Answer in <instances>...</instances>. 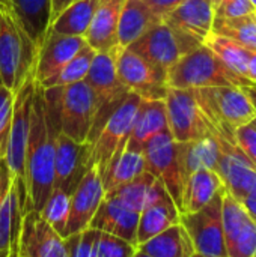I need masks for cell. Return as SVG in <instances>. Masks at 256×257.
I'll list each match as a JSON object with an SVG mask.
<instances>
[{
    "label": "cell",
    "instance_id": "cell-1",
    "mask_svg": "<svg viewBox=\"0 0 256 257\" xmlns=\"http://www.w3.org/2000/svg\"><path fill=\"white\" fill-rule=\"evenodd\" d=\"M56 134L57 128L47 110L44 92L36 83L26 149L27 211L39 212L53 190Z\"/></svg>",
    "mask_w": 256,
    "mask_h": 257
},
{
    "label": "cell",
    "instance_id": "cell-2",
    "mask_svg": "<svg viewBox=\"0 0 256 257\" xmlns=\"http://www.w3.org/2000/svg\"><path fill=\"white\" fill-rule=\"evenodd\" d=\"M42 92L57 131L77 143H88L97 116V102L89 84L80 81Z\"/></svg>",
    "mask_w": 256,
    "mask_h": 257
},
{
    "label": "cell",
    "instance_id": "cell-3",
    "mask_svg": "<svg viewBox=\"0 0 256 257\" xmlns=\"http://www.w3.org/2000/svg\"><path fill=\"white\" fill-rule=\"evenodd\" d=\"M167 87L207 89L219 86L252 87L253 83L232 72L204 44L184 54L166 75Z\"/></svg>",
    "mask_w": 256,
    "mask_h": 257
},
{
    "label": "cell",
    "instance_id": "cell-4",
    "mask_svg": "<svg viewBox=\"0 0 256 257\" xmlns=\"http://www.w3.org/2000/svg\"><path fill=\"white\" fill-rule=\"evenodd\" d=\"M193 90L217 137L235 143L234 131L256 117V108L246 87L219 86Z\"/></svg>",
    "mask_w": 256,
    "mask_h": 257
},
{
    "label": "cell",
    "instance_id": "cell-5",
    "mask_svg": "<svg viewBox=\"0 0 256 257\" xmlns=\"http://www.w3.org/2000/svg\"><path fill=\"white\" fill-rule=\"evenodd\" d=\"M38 50L9 9H0V83L14 93L35 72Z\"/></svg>",
    "mask_w": 256,
    "mask_h": 257
},
{
    "label": "cell",
    "instance_id": "cell-6",
    "mask_svg": "<svg viewBox=\"0 0 256 257\" xmlns=\"http://www.w3.org/2000/svg\"><path fill=\"white\" fill-rule=\"evenodd\" d=\"M140 101L142 98L139 95L128 92L124 101L103 123L91 143V166L98 169L101 178L104 176L112 160L125 149Z\"/></svg>",
    "mask_w": 256,
    "mask_h": 257
},
{
    "label": "cell",
    "instance_id": "cell-7",
    "mask_svg": "<svg viewBox=\"0 0 256 257\" xmlns=\"http://www.w3.org/2000/svg\"><path fill=\"white\" fill-rule=\"evenodd\" d=\"M116 54L118 51L97 53L84 80L92 89L97 102V116L88 140L89 145L94 142L107 117L128 95V90L122 84L116 71Z\"/></svg>",
    "mask_w": 256,
    "mask_h": 257
},
{
    "label": "cell",
    "instance_id": "cell-8",
    "mask_svg": "<svg viewBox=\"0 0 256 257\" xmlns=\"http://www.w3.org/2000/svg\"><path fill=\"white\" fill-rule=\"evenodd\" d=\"M143 155L146 161V170L164 185V188L167 190L181 212V200L186 185L181 158V143L175 142L167 130L152 137L145 145Z\"/></svg>",
    "mask_w": 256,
    "mask_h": 257
},
{
    "label": "cell",
    "instance_id": "cell-9",
    "mask_svg": "<svg viewBox=\"0 0 256 257\" xmlns=\"http://www.w3.org/2000/svg\"><path fill=\"white\" fill-rule=\"evenodd\" d=\"M169 133L178 143H189L216 136L214 130L202 111L193 89L167 87L164 96Z\"/></svg>",
    "mask_w": 256,
    "mask_h": 257
},
{
    "label": "cell",
    "instance_id": "cell-10",
    "mask_svg": "<svg viewBox=\"0 0 256 257\" xmlns=\"http://www.w3.org/2000/svg\"><path fill=\"white\" fill-rule=\"evenodd\" d=\"M201 45L187 35L160 21L146 30L134 44L130 45L137 54L146 59L154 68L167 75V71L189 51Z\"/></svg>",
    "mask_w": 256,
    "mask_h": 257
},
{
    "label": "cell",
    "instance_id": "cell-11",
    "mask_svg": "<svg viewBox=\"0 0 256 257\" xmlns=\"http://www.w3.org/2000/svg\"><path fill=\"white\" fill-rule=\"evenodd\" d=\"M36 89L35 72L21 84L15 92L12 123L8 139V148L5 163L11 175L21 184L26 185V149L30 130V113Z\"/></svg>",
    "mask_w": 256,
    "mask_h": 257
},
{
    "label": "cell",
    "instance_id": "cell-12",
    "mask_svg": "<svg viewBox=\"0 0 256 257\" xmlns=\"http://www.w3.org/2000/svg\"><path fill=\"white\" fill-rule=\"evenodd\" d=\"M219 191L213 200L196 212L181 214L180 223L187 230L195 251L204 256L228 257L223 223H222V196Z\"/></svg>",
    "mask_w": 256,
    "mask_h": 257
},
{
    "label": "cell",
    "instance_id": "cell-13",
    "mask_svg": "<svg viewBox=\"0 0 256 257\" xmlns=\"http://www.w3.org/2000/svg\"><path fill=\"white\" fill-rule=\"evenodd\" d=\"M116 71L128 92L142 99H164L167 92L166 75L130 47L118 50Z\"/></svg>",
    "mask_w": 256,
    "mask_h": 257
},
{
    "label": "cell",
    "instance_id": "cell-14",
    "mask_svg": "<svg viewBox=\"0 0 256 257\" xmlns=\"http://www.w3.org/2000/svg\"><path fill=\"white\" fill-rule=\"evenodd\" d=\"M91 167V145L77 143L60 131L56 134L53 190L72 194Z\"/></svg>",
    "mask_w": 256,
    "mask_h": 257
},
{
    "label": "cell",
    "instance_id": "cell-15",
    "mask_svg": "<svg viewBox=\"0 0 256 257\" xmlns=\"http://www.w3.org/2000/svg\"><path fill=\"white\" fill-rule=\"evenodd\" d=\"M18 257H68L65 238L38 211H27L21 220Z\"/></svg>",
    "mask_w": 256,
    "mask_h": 257
},
{
    "label": "cell",
    "instance_id": "cell-16",
    "mask_svg": "<svg viewBox=\"0 0 256 257\" xmlns=\"http://www.w3.org/2000/svg\"><path fill=\"white\" fill-rule=\"evenodd\" d=\"M84 45L86 41L81 36H66L48 30L41 48L38 50L35 65V80L38 86L45 89Z\"/></svg>",
    "mask_w": 256,
    "mask_h": 257
},
{
    "label": "cell",
    "instance_id": "cell-17",
    "mask_svg": "<svg viewBox=\"0 0 256 257\" xmlns=\"http://www.w3.org/2000/svg\"><path fill=\"white\" fill-rule=\"evenodd\" d=\"M106 196L103 178L95 166H91L74 193L69 202V218L66 224V236L81 232L91 226V221L98 211ZM65 236V238H66Z\"/></svg>",
    "mask_w": 256,
    "mask_h": 257
},
{
    "label": "cell",
    "instance_id": "cell-18",
    "mask_svg": "<svg viewBox=\"0 0 256 257\" xmlns=\"http://www.w3.org/2000/svg\"><path fill=\"white\" fill-rule=\"evenodd\" d=\"M217 139L220 143L222 155L216 173L220 176L226 191L241 202L250 193L256 167L235 143L228 142L222 137Z\"/></svg>",
    "mask_w": 256,
    "mask_h": 257
},
{
    "label": "cell",
    "instance_id": "cell-19",
    "mask_svg": "<svg viewBox=\"0 0 256 257\" xmlns=\"http://www.w3.org/2000/svg\"><path fill=\"white\" fill-rule=\"evenodd\" d=\"M216 6L210 0H183L163 21L178 32L204 44L213 32Z\"/></svg>",
    "mask_w": 256,
    "mask_h": 257
},
{
    "label": "cell",
    "instance_id": "cell-20",
    "mask_svg": "<svg viewBox=\"0 0 256 257\" xmlns=\"http://www.w3.org/2000/svg\"><path fill=\"white\" fill-rule=\"evenodd\" d=\"M125 0H100L89 29L84 35L86 44L97 53L118 51V26Z\"/></svg>",
    "mask_w": 256,
    "mask_h": 257
},
{
    "label": "cell",
    "instance_id": "cell-21",
    "mask_svg": "<svg viewBox=\"0 0 256 257\" xmlns=\"http://www.w3.org/2000/svg\"><path fill=\"white\" fill-rule=\"evenodd\" d=\"M137 226H139V212L128 209L124 205L118 203L116 200L104 196L89 227L121 238L136 245Z\"/></svg>",
    "mask_w": 256,
    "mask_h": 257
},
{
    "label": "cell",
    "instance_id": "cell-22",
    "mask_svg": "<svg viewBox=\"0 0 256 257\" xmlns=\"http://www.w3.org/2000/svg\"><path fill=\"white\" fill-rule=\"evenodd\" d=\"M6 3L36 50H39L53 21V0H6Z\"/></svg>",
    "mask_w": 256,
    "mask_h": 257
},
{
    "label": "cell",
    "instance_id": "cell-23",
    "mask_svg": "<svg viewBox=\"0 0 256 257\" xmlns=\"http://www.w3.org/2000/svg\"><path fill=\"white\" fill-rule=\"evenodd\" d=\"M164 194H167L164 185L152 173L146 170L136 179L106 193V197L113 199L125 208L140 214L145 208L157 202Z\"/></svg>",
    "mask_w": 256,
    "mask_h": 257
},
{
    "label": "cell",
    "instance_id": "cell-24",
    "mask_svg": "<svg viewBox=\"0 0 256 257\" xmlns=\"http://www.w3.org/2000/svg\"><path fill=\"white\" fill-rule=\"evenodd\" d=\"M164 99H142L137 108L127 148L143 151L145 145L163 131H167Z\"/></svg>",
    "mask_w": 256,
    "mask_h": 257
},
{
    "label": "cell",
    "instance_id": "cell-25",
    "mask_svg": "<svg viewBox=\"0 0 256 257\" xmlns=\"http://www.w3.org/2000/svg\"><path fill=\"white\" fill-rule=\"evenodd\" d=\"M180 217L181 212L169 196V193L160 197L157 202H154L139 214L136 247L161 233L167 227L180 223Z\"/></svg>",
    "mask_w": 256,
    "mask_h": 257
},
{
    "label": "cell",
    "instance_id": "cell-26",
    "mask_svg": "<svg viewBox=\"0 0 256 257\" xmlns=\"http://www.w3.org/2000/svg\"><path fill=\"white\" fill-rule=\"evenodd\" d=\"M225 188L220 176L210 169H199L193 172L184 185L181 214L196 212L208 205L213 197Z\"/></svg>",
    "mask_w": 256,
    "mask_h": 257
},
{
    "label": "cell",
    "instance_id": "cell-27",
    "mask_svg": "<svg viewBox=\"0 0 256 257\" xmlns=\"http://www.w3.org/2000/svg\"><path fill=\"white\" fill-rule=\"evenodd\" d=\"M157 23H160V20L149 11L143 0H125L118 26L119 48H127L134 44Z\"/></svg>",
    "mask_w": 256,
    "mask_h": 257
},
{
    "label": "cell",
    "instance_id": "cell-28",
    "mask_svg": "<svg viewBox=\"0 0 256 257\" xmlns=\"http://www.w3.org/2000/svg\"><path fill=\"white\" fill-rule=\"evenodd\" d=\"M139 250L152 257H192L195 245L181 223H177L146 242L137 245Z\"/></svg>",
    "mask_w": 256,
    "mask_h": 257
},
{
    "label": "cell",
    "instance_id": "cell-29",
    "mask_svg": "<svg viewBox=\"0 0 256 257\" xmlns=\"http://www.w3.org/2000/svg\"><path fill=\"white\" fill-rule=\"evenodd\" d=\"M220 155L222 149L216 136H207L199 140L181 143V158L186 181L193 172L199 169H210L216 172Z\"/></svg>",
    "mask_w": 256,
    "mask_h": 257
},
{
    "label": "cell",
    "instance_id": "cell-30",
    "mask_svg": "<svg viewBox=\"0 0 256 257\" xmlns=\"http://www.w3.org/2000/svg\"><path fill=\"white\" fill-rule=\"evenodd\" d=\"M143 172H146V161H145L143 151H137L125 146V149L112 160L110 166L107 167L103 176L104 191L109 193L136 179Z\"/></svg>",
    "mask_w": 256,
    "mask_h": 257
},
{
    "label": "cell",
    "instance_id": "cell-31",
    "mask_svg": "<svg viewBox=\"0 0 256 257\" xmlns=\"http://www.w3.org/2000/svg\"><path fill=\"white\" fill-rule=\"evenodd\" d=\"M100 0H72L50 24L51 32L84 38Z\"/></svg>",
    "mask_w": 256,
    "mask_h": 257
},
{
    "label": "cell",
    "instance_id": "cell-32",
    "mask_svg": "<svg viewBox=\"0 0 256 257\" xmlns=\"http://www.w3.org/2000/svg\"><path fill=\"white\" fill-rule=\"evenodd\" d=\"M205 47H208L220 60L222 63L229 68L232 72L247 78V59H249V48L237 44L235 41L217 35L211 32L208 38L204 42ZM249 80V78H247ZM250 81V80H249Z\"/></svg>",
    "mask_w": 256,
    "mask_h": 257
},
{
    "label": "cell",
    "instance_id": "cell-33",
    "mask_svg": "<svg viewBox=\"0 0 256 257\" xmlns=\"http://www.w3.org/2000/svg\"><path fill=\"white\" fill-rule=\"evenodd\" d=\"M213 32L226 36L249 50H256V21L253 15L214 18Z\"/></svg>",
    "mask_w": 256,
    "mask_h": 257
},
{
    "label": "cell",
    "instance_id": "cell-34",
    "mask_svg": "<svg viewBox=\"0 0 256 257\" xmlns=\"http://www.w3.org/2000/svg\"><path fill=\"white\" fill-rule=\"evenodd\" d=\"M97 51L92 50L88 44L63 66V69L59 72V75L45 87V89H51V87H62V86H68V84H74V83H80L84 81L89 72V68L92 65V60L95 57Z\"/></svg>",
    "mask_w": 256,
    "mask_h": 257
},
{
    "label": "cell",
    "instance_id": "cell-35",
    "mask_svg": "<svg viewBox=\"0 0 256 257\" xmlns=\"http://www.w3.org/2000/svg\"><path fill=\"white\" fill-rule=\"evenodd\" d=\"M69 202L71 196L60 191L51 190L50 196L47 197L44 206L41 208V217L62 236H66V224L69 218Z\"/></svg>",
    "mask_w": 256,
    "mask_h": 257
},
{
    "label": "cell",
    "instance_id": "cell-36",
    "mask_svg": "<svg viewBox=\"0 0 256 257\" xmlns=\"http://www.w3.org/2000/svg\"><path fill=\"white\" fill-rule=\"evenodd\" d=\"M247 211L244 209L243 203L232 197L226 188L222 196V223H223V233L225 242L229 244L250 221Z\"/></svg>",
    "mask_w": 256,
    "mask_h": 257
},
{
    "label": "cell",
    "instance_id": "cell-37",
    "mask_svg": "<svg viewBox=\"0 0 256 257\" xmlns=\"http://www.w3.org/2000/svg\"><path fill=\"white\" fill-rule=\"evenodd\" d=\"M101 232L88 227L65 238L68 257H95Z\"/></svg>",
    "mask_w": 256,
    "mask_h": 257
},
{
    "label": "cell",
    "instance_id": "cell-38",
    "mask_svg": "<svg viewBox=\"0 0 256 257\" xmlns=\"http://www.w3.org/2000/svg\"><path fill=\"white\" fill-rule=\"evenodd\" d=\"M15 93L0 83V160H5L12 123Z\"/></svg>",
    "mask_w": 256,
    "mask_h": 257
},
{
    "label": "cell",
    "instance_id": "cell-39",
    "mask_svg": "<svg viewBox=\"0 0 256 257\" xmlns=\"http://www.w3.org/2000/svg\"><path fill=\"white\" fill-rule=\"evenodd\" d=\"M226 251L228 257H256V223L253 220L226 244Z\"/></svg>",
    "mask_w": 256,
    "mask_h": 257
},
{
    "label": "cell",
    "instance_id": "cell-40",
    "mask_svg": "<svg viewBox=\"0 0 256 257\" xmlns=\"http://www.w3.org/2000/svg\"><path fill=\"white\" fill-rule=\"evenodd\" d=\"M136 250V245L101 232L95 257H133Z\"/></svg>",
    "mask_w": 256,
    "mask_h": 257
},
{
    "label": "cell",
    "instance_id": "cell-41",
    "mask_svg": "<svg viewBox=\"0 0 256 257\" xmlns=\"http://www.w3.org/2000/svg\"><path fill=\"white\" fill-rule=\"evenodd\" d=\"M235 145L256 167V128L252 123L243 125L234 131Z\"/></svg>",
    "mask_w": 256,
    "mask_h": 257
},
{
    "label": "cell",
    "instance_id": "cell-42",
    "mask_svg": "<svg viewBox=\"0 0 256 257\" xmlns=\"http://www.w3.org/2000/svg\"><path fill=\"white\" fill-rule=\"evenodd\" d=\"M253 14L255 8L250 0H220L216 8V18H235Z\"/></svg>",
    "mask_w": 256,
    "mask_h": 257
},
{
    "label": "cell",
    "instance_id": "cell-43",
    "mask_svg": "<svg viewBox=\"0 0 256 257\" xmlns=\"http://www.w3.org/2000/svg\"><path fill=\"white\" fill-rule=\"evenodd\" d=\"M143 3L160 21H163L180 3H183V0H143Z\"/></svg>",
    "mask_w": 256,
    "mask_h": 257
},
{
    "label": "cell",
    "instance_id": "cell-44",
    "mask_svg": "<svg viewBox=\"0 0 256 257\" xmlns=\"http://www.w3.org/2000/svg\"><path fill=\"white\" fill-rule=\"evenodd\" d=\"M247 78L256 86V50H249L247 59Z\"/></svg>",
    "mask_w": 256,
    "mask_h": 257
},
{
    "label": "cell",
    "instance_id": "cell-45",
    "mask_svg": "<svg viewBox=\"0 0 256 257\" xmlns=\"http://www.w3.org/2000/svg\"><path fill=\"white\" fill-rule=\"evenodd\" d=\"M241 203H243L244 209L247 211L249 217L256 223V196H252V194L246 196V197L241 200Z\"/></svg>",
    "mask_w": 256,
    "mask_h": 257
},
{
    "label": "cell",
    "instance_id": "cell-46",
    "mask_svg": "<svg viewBox=\"0 0 256 257\" xmlns=\"http://www.w3.org/2000/svg\"><path fill=\"white\" fill-rule=\"evenodd\" d=\"M72 0H53V20L71 3Z\"/></svg>",
    "mask_w": 256,
    "mask_h": 257
},
{
    "label": "cell",
    "instance_id": "cell-47",
    "mask_svg": "<svg viewBox=\"0 0 256 257\" xmlns=\"http://www.w3.org/2000/svg\"><path fill=\"white\" fill-rule=\"evenodd\" d=\"M246 90H247V93H249V96H250V99H252V102H253V105H255L256 108V86L246 87Z\"/></svg>",
    "mask_w": 256,
    "mask_h": 257
},
{
    "label": "cell",
    "instance_id": "cell-48",
    "mask_svg": "<svg viewBox=\"0 0 256 257\" xmlns=\"http://www.w3.org/2000/svg\"><path fill=\"white\" fill-rule=\"evenodd\" d=\"M133 257H152V256H149V254H146L145 251H142V250H136V253L133 254Z\"/></svg>",
    "mask_w": 256,
    "mask_h": 257
},
{
    "label": "cell",
    "instance_id": "cell-49",
    "mask_svg": "<svg viewBox=\"0 0 256 257\" xmlns=\"http://www.w3.org/2000/svg\"><path fill=\"white\" fill-rule=\"evenodd\" d=\"M249 194L256 196V175H255V179H253V184H252V188H250V193H249Z\"/></svg>",
    "mask_w": 256,
    "mask_h": 257
},
{
    "label": "cell",
    "instance_id": "cell-50",
    "mask_svg": "<svg viewBox=\"0 0 256 257\" xmlns=\"http://www.w3.org/2000/svg\"><path fill=\"white\" fill-rule=\"evenodd\" d=\"M0 9H9V8H8L6 0H0Z\"/></svg>",
    "mask_w": 256,
    "mask_h": 257
},
{
    "label": "cell",
    "instance_id": "cell-51",
    "mask_svg": "<svg viewBox=\"0 0 256 257\" xmlns=\"http://www.w3.org/2000/svg\"><path fill=\"white\" fill-rule=\"evenodd\" d=\"M210 2H211V3H213V5H214L216 8H217V5L220 3V0H210Z\"/></svg>",
    "mask_w": 256,
    "mask_h": 257
},
{
    "label": "cell",
    "instance_id": "cell-52",
    "mask_svg": "<svg viewBox=\"0 0 256 257\" xmlns=\"http://www.w3.org/2000/svg\"><path fill=\"white\" fill-rule=\"evenodd\" d=\"M192 257H211V256H204V254H199V253H195Z\"/></svg>",
    "mask_w": 256,
    "mask_h": 257
},
{
    "label": "cell",
    "instance_id": "cell-53",
    "mask_svg": "<svg viewBox=\"0 0 256 257\" xmlns=\"http://www.w3.org/2000/svg\"><path fill=\"white\" fill-rule=\"evenodd\" d=\"M250 3H252V6L255 8V12H256V0H250Z\"/></svg>",
    "mask_w": 256,
    "mask_h": 257
},
{
    "label": "cell",
    "instance_id": "cell-54",
    "mask_svg": "<svg viewBox=\"0 0 256 257\" xmlns=\"http://www.w3.org/2000/svg\"><path fill=\"white\" fill-rule=\"evenodd\" d=\"M250 123H252V125H253V126H255V128H256V117H255V119H253V120H252V122H250Z\"/></svg>",
    "mask_w": 256,
    "mask_h": 257
},
{
    "label": "cell",
    "instance_id": "cell-55",
    "mask_svg": "<svg viewBox=\"0 0 256 257\" xmlns=\"http://www.w3.org/2000/svg\"><path fill=\"white\" fill-rule=\"evenodd\" d=\"M253 18H255V21H256V14H253Z\"/></svg>",
    "mask_w": 256,
    "mask_h": 257
},
{
    "label": "cell",
    "instance_id": "cell-56",
    "mask_svg": "<svg viewBox=\"0 0 256 257\" xmlns=\"http://www.w3.org/2000/svg\"><path fill=\"white\" fill-rule=\"evenodd\" d=\"M255 14H256V12H255Z\"/></svg>",
    "mask_w": 256,
    "mask_h": 257
}]
</instances>
